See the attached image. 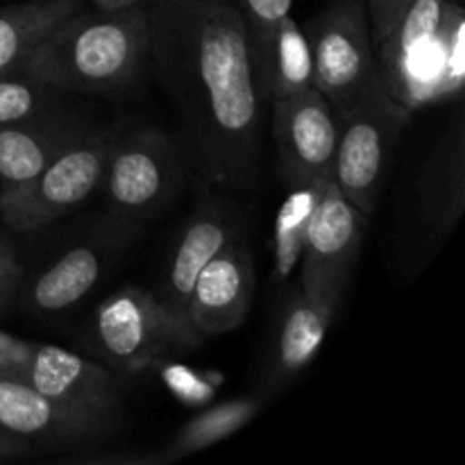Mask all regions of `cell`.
<instances>
[{
  "label": "cell",
  "instance_id": "6da1fadb",
  "mask_svg": "<svg viewBox=\"0 0 465 465\" xmlns=\"http://www.w3.org/2000/svg\"><path fill=\"white\" fill-rule=\"evenodd\" d=\"M148 23L154 73L200 173L225 189L254 186L268 95L243 12L223 0H157Z\"/></svg>",
  "mask_w": 465,
  "mask_h": 465
},
{
  "label": "cell",
  "instance_id": "7a4b0ae2",
  "mask_svg": "<svg viewBox=\"0 0 465 465\" xmlns=\"http://www.w3.org/2000/svg\"><path fill=\"white\" fill-rule=\"evenodd\" d=\"M148 59V12L134 5L64 18L32 48L21 71L62 94H121Z\"/></svg>",
  "mask_w": 465,
  "mask_h": 465
},
{
  "label": "cell",
  "instance_id": "3957f363",
  "mask_svg": "<svg viewBox=\"0 0 465 465\" xmlns=\"http://www.w3.org/2000/svg\"><path fill=\"white\" fill-rule=\"evenodd\" d=\"M380 77L407 109L461 95L465 12L459 0H413L375 45Z\"/></svg>",
  "mask_w": 465,
  "mask_h": 465
},
{
  "label": "cell",
  "instance_id": "277c9868",
  "mask_svg": "<svg viewBox=\"0 0 465 465\" xmlns=\"http://www.w3.org/2000/svg\"><path fill=\"white\" fill-rule=\"evenodd\" d=\"M409 118L411 109L389 94L381 77L336 114L339 139L331 180L366 216L375 213L395 145Z\"/></svg>",
  "mask_w": 465,
  "mask_h": 465
},
{
  "label": "cell",
  "instance_id": "5b68a950",
  "mask_svg": "<svg viewBox=\"0 0 465 465\" xmlns=\"http://www.w3.org/2000/svg\"><path fill=\"white\" fill-rule=\"evenodd\" d=\"M0 366L44 398L112 434L123 416L116 381L98 363L57 345L23 343L0 334Z\"/></svg>",
  "mask_w": 465,
  "mask_h": 465
},
{
  "label": "cell",
  "instance_id": "8992f818",
  "mask_svg": "<svg viewBox=\"0 0 465 465\" xmlns=\"http://www.w3.org/2000/svg\"><path fill=\"white\" fill-rule=\"evenodd\" d=\"M114 141L82 132L39 175L0 191V216L16 232H35L66 216L103 186Z\"/></svg>",
  "mask_w": 465,
  "mask_h": 465
},
{
  "label": "cell",
  "instance_id": "52a82bcc",
  "mask_svg": "<svg viewBox=\"0 0 465 465\" xmlns=\"http://www.w3.org/2000/svg\"><path fill=\"white\" fill-rule=\"evenodd\" d=\"M313 84L336 114L380 77L366 0H331L304 27Z\"/></svg>",
  "mask_w": 465,
  "mask_h": 465
},
{
  "label": "cell",
  "instance_id": "ba28073f",
  "mask_svg": "<svg viewBox=\"0 0 465 465\" xmlns=\"http://www.w3.org/2000/svg\"><path fill=\"white\" fill-rule=\"evenodd\" d=\"M272 136L277 173L289 189L331 180L339 121L316 86L272 100Z\"/></svg>",
  "mask_w": 465,
  "mask_h": 465
},
{
  "label": "cell",
  "instance_id": "9c48e42d",
  "mask_svg": "<svg viewBox=\"0 0 465 465\" xmlns=\"http://www.w3.org/2000/svg\"><path fill=\"white\" fill-rule=\"evenodd\" d=\"M94 336L100 352L125 371H143L182 348L159 300L139 286L116 291L95 309Z\"/></svg>",
  "mask_w": 465,
  "mask_h": 465
},
{
  "label": "cell",
  "instance_id": "30bf717a",
  "mask_svg": "<svg viewBox=\"0 0 465 465\" xmlns=\"http://www.w3.org/2000/svg\"><path fill=\"white\" fill-rule=\"evenodd\" d=\"M180 177L175 143L159 130H141L114 141L104 171V193L118 216L154 213L173 195Z\"/></svg>",
  "mask_w": 465,
  "mask_h": 465
},
{
  "label": "cell",
  "instance_id": "8fae6325",
  "mask_svg": "<svg viewBox=\"0 0 465 465\" xmlns=\"http://www.w3.org/2000/svg\"><path fill=\"white\" fill-rule=\"evenodd\" d=\"M366 213L359 212L334 180L321 182L316 207L307 227L302 252V275L300 289L307 293L343 295L350 271L357 259Z\"/></svg>",
  "mask_w": 465,
  "mask_h": 465
},
{
  "label": "cell",
  "instance_id": "7c38bea8",
  "mask_svg": "<svg viewBox=\"0 0 465 465\" xmlns=\"http://www.w3.org/2000/svg\"><path fill=\"white\" fill-rule=\"evenodd\" d=\"M254 293L250 250L232 236L200 271L191 291L189 321L200 339L227 334L248 318Z\"/></svg>",
  "mask_w": 465,
  "mask_h": 465
},
{
  "label": "cell",
  "instance_id": "4fadbf2b",
  "mask_svg": "<svg viewBox=\"0 0 465 465\" xmlns=\"http://www.w3.org/2000/svg\"><path fill=\"white\" fill-rule=\"evenodd\" d=\"M234 236L230 225V218L218 207L200 209L193 218L184 225L175 250L166 263V272L159 291H154V298L163 307L166 316L171 318L173 327L177 331V339L184 350L195 348L203 343L189 321V302L191 291L204 263Z\"/></svg>",
  "mask_w": 465,
  "mask_h": 465
},
{
  "label": "cell",
  "instance_id": "5bb4252c",
  "mask_svg": "<svg viewBox=\"0 0 465 465\" xmlns=\"http://www.w3.org/2000/svg\"><path fill=\"white\" fill-rule=\"evenodd\" d=\"M0 431L27 443H75L107 436L103 427L57 407L0 366Z\"/></svg>",
  "mask_w": 465,
  "mask_h": 465
},
{
  "label": "cell",
  "instance_id": "9a60e30c",
  "mask_svg": "<svg viewBox=\"0 0 465 465\" xmlns=\"http://www.w3.org/2000/svg\"><path fill=\"white\" fill-rule=\"evenodd\" d=\"M82 132L80 125L50 112L0 127V191L39 175Z\"/></svg>",
  "mask_w": 465,
  "mask_h": 465
},
{
  "label": "cell",
  "instance_id": "2e32d148",
  "mask_svg": "<svg viewBox=\"0 0 465 465\" xmlns=\"http://www.w3.org/2000/svg\"><path fill=\"white\" fill-rule=\"evenodd\" d=\"M250 39H252L259 80H262L271 103L291 98V95H298L316 86L307 35L291 14L280 18L266 35L250 36Z\"/></svg>",
  "mask_w": 465,
  "mask_h": 465
},
{
  "label": "cell",
  "instance_id": "e0dca14e",
  "mask_svg": "<svg viewBox=\"0 0 465 465\" xmlns=\"http://www.w3.org/2000/svg\"><path fill=\"white\" fill-rule=\"evenodd\" d=\"M339 302V293H307L298 289L286 307L277 334L272 359V377L277 381L289 380L313 361L322 348Z\"/></svg>",
  "mask_w": 465,
  "mask_h": 465
},
{
  "label": "cell",
  "instance_id": "ac0fdd59",
  "mask_svg": "<svg viewBox=\"0 0 465 465\" xmlns=\"http://www.w3.org/2000/svg\"><path fill=\"white\" fill-rule=\"evenodd\" d=\"M77 9L80 0H27L0 7V73L18 71L32 48Z\"/></svg>",
  "mask_w": 465,
  "mask_h": 465
},
{
  "label": "cell",
  "instance_id": "d6986e66",
  "mask_svg": "<svg viewBox=\"0 0 465 465\" xmlns=\"http://www.w3.org/2000/svg\"><path fill=\"white\" fill-rule=\"evenodd\" d=\"M103 259L91 245L64 252L50 268H45L27 293L30 307L41 313H59L80 302L98 284Z\"/></svg>",
  "mask_w": 465,
  "mask_h": 465
},
{
  "label": "cell",
  "instance_id": "ffe728a7",
  "mask_svg": "<svg viewBox=\"0 0 465 465\" xmlns=\"http://www.w3.org/2000/svg\"><path fill=\"white\" fill-rule=\"evenodd\" d=\"M465 203V150L461 125L454 132L452 141H445L436 153L434 162L427 168L422 186L425 213L436 232L448 234L459 218L463 216Z\"/></svg>",
  "mask_w": 465,
  "mask_h": 465
},
{
  "label": "cell",
  "instance_id": "44dd1931",
  "mask_svg": "<svg viewBox=\"0 0 465 465\" xmlns=\"http://www.w3.org/2000/svg\"><path fill=\"white\" fill-rule=\"evenodd\" d=\"M259 407H262V404H259L257 400L239 398L230 400V402L216 404V407L193 416L180 431H177V436L168 443V448L163 450L168 463L177 461V459L191 457V454L195 452H203V450L212 448V445L234 436L236 431L243 430L248 422H252V418L259 413Z\"/></svg>",
  "mask_w": 465,
  "mask_h": 465
},
{
  "label": "cell",
  "instance_id": "7402d4cb",
  "mask_svg": "<svg viewBox=\"0 0 465 465\" xmlns=\"http://www.w3.org/2000/svg\"><path fill=\"white\" fill-rule=\"evenodd\" d=\"M318 184L298 186L291 189L289 198L280 207L275 221V277L286 280L295 266L300 263L304 252V239H307V227L312 221L313 207H316Z\"/></svg>",
  "mask_w": 465,
  "mask_h": 465
},
{
  "label": "cell",
  "instance_id": "603a6c76",
  "mask_svg": "<svg viewBox=\"0 0 465 465\" xmlns=\"http://www.w3.org/2000/svg\"><path fill=\"white\" fill-rule=\"evenodd\" d=\"M62 91L41 84L27 73H0V127L16 125L50 112Z\"/></svg>",
  "mask_w": 465,
  "mask_h": 465
},
{
  "label": "cell",
  "instance_id": "cb8c5ba5",
  "mask_svg": "<svg viewBox=\"0 0 465 465\" xmlns=\"http://www.w3.org/2000/svg\"><path fill=\"white\" fill-rule=\"evenodd\" d=\"M241 12L248 21L250 36L266 35L280 18L289 16L293 0H239Z\"/></svg>",
  "mask_w": 465,
  "mask_h": 465
},
{
  "label": "cell",
  "instance_id": "d4e9b609",
  "mask_svg": "<svg viewBox=\"0 0 465 465\" xmlns=\"http://www.w3.org/2000/svg\"><path fill=\"white\" fill-rule=\"evenodd\" d=\"M411 3L413 0H366V12L368 21H371V32L375 45L381 44L393 32L400 16L407 12V7Z\"/></svg>",
  "mask_w": 465,
  "mask_h": 465
},
{
  "label": "cell",
  "instance_id": "484cf974",
  "mask_svg": "<svg viewBox=\"0 0 465 465\" xmlns=\"http://www.w3.org/2000/svg\"><path fill=\"white\" fill-rule=\"evenodd\" d=\"M23 280V266L16 257V250L7 239L0 236V309L12 300Z\"/></svg>",
  "mask_w": 465,
  "mask_h": 465
},
{
  "label": "cell",
  "instance_id": "4316f807",
  "mask_svg": "<svg viewBox=\"0 0 465 465\" xmlns=\"http://www.w3.org/2000/svg\"><path fill=\"white\" fill-rule=\"evenodd\" d=\"M30 450H32V443H27V440H23V439H16V436L3 434V431H0V461H5V459L23 457V454H27Z\"/></svg>",
  "mask_w": 465,
  "mask_h": 465
},
{
  "label": "cell",
  "instance_id": "83f0119b",
  "mask_svg": "<svg viewBox=\"0 0 465 465\" xmlns=\"http://www.w3.org/2000/svg\"><path fill=\"white\" fill-rule=\"evenodd\" d=\"M98 9H125V7H134L139 5L141 0H91Z\"/></svg>",
  "mask_w": 465,
  "mask_h": 465
}]
</instances>
